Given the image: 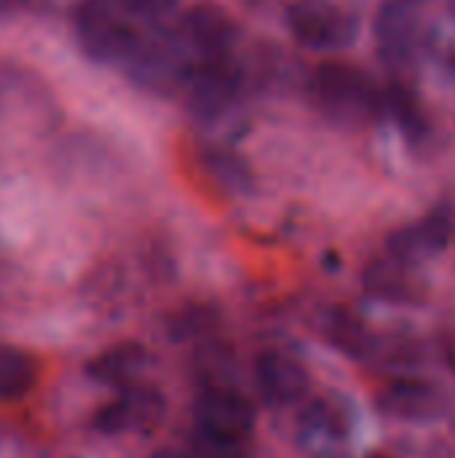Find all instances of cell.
Instances as JSON below:
<instances>
[{
	"mask_svg": "<svg viewBox=\"0 0 455 458\" xmlns=\"http://www.w3.org/2000/svg\"><path fill=\"white\" fill-rule=\"evenodd\" d=\"M455 236V209L453 207H437L424 220L397 231L389 242V252L397 260L413 263L421 258H429L440 250H445Z\"/></svg>",
	"mask_w": 455,
	"mask_h": 458,
	"instance_id": "9",
	"label": "cell"
},
{
	"mask_svg": "<svg viewBox=\"0 0 455 458\" xmlns=\"http://www.w3.org/2000/svg\"><path fill=\"white\" fill-rule=\"evenodd\" d=\"M383 105L389 107V113L394 115V121L400 123L402 134L413 142H421L426 134H429V123H426V115H424V107L418 102V97L402 86V83H394L386 97H383Z\"/></svg>",
	"mask_w": 455,
	"mask_h": 458,
	"instance_id": "17",
	"label": "cell"
},
{
	"mask_svg": "<svg viewBox=\"0 0 455 458\" xmlns=\"http://www.w3.org/2000/svg\"><path fill=\"white\" fill-rule=\"evenodd\" d=\"M129 64V75L153 91L172 89L185 81V62H182V43L166 40V38H150V40H137L134 51L123 62Z\"/></svg>",
	"mask_w": 455,
	"mask_h": 458,
	"instance_id": "7",
	"label": "cell"
},
{
	"mask_svg": "<svg viewBox=\"0 0 455 458\" xmlns=\"http://www.w3.org/2000/svg\"><path fill=\"white\" fill-rule=\"evenodd\" d=\"M308 94L316 110L338 123H365L378 113L381 94L370 75L349 62H322L308 78Z\"/></svg>",
	"mask_w": 455,
	"mask_h": 458,
	"instance_id": "1",
	"label": "cell"
},
{
	"mask_svg": "<svg viewBox=\"0 0 455 458\" xmlns=\"http://www.w3.org/2000/svg\"><path fill=\"white\" fill-rule=\"evenodd\" d=\"M418 43V19L408 0H389L375 16V46L386 64H408Z\"/></svg>",
	"mask_w": 455,
	"mask_h": 458,
	"instance_id": "10",
	"label": "cell"
},
{
	"mask_svg": "<svg viewBox=\"0 0 455 458\" xmlns=\"http://www.w3.org/2000/svg\"><path fill=\"white\" fill-rule=\"evenodd\" d=\"M298 443L308 456L314 458H327L338 454L341 445L346 443V419H343V413L327 400L311 403L300 413Z\"/></svg>",
	"mask_w": 455,
	"mask_h": 458,
	"instance_id": "13",
	"label": "cell"
},
{
	"mask_svg": "<svg viewBox=\"0 0 455 458\" xmlns=\"http://www.w3.org/2000/svg\"><path fill=\"white\" fill-rule=\"evenodd\" d=\"M206 164V172L223 185V188H231V191H247L249 188V169L228 150L223 148H212L204 158Z\"/></svg>",
	"mask_w": 455,
	"mask_h": 458,
	"instance_id": "18",
	"label": "cell"
},
{
	"mask_svg": "<svg viewBox=\"0 0 455 458\" xmlns=\"http://www.w3.org/2000/svg\"><path fill=\"white\" fill-rule=\"evenodd\" d=\"M378 405L383 413L402 419V421H432L442 416L445 394L429 381L397 378L381 392Z\"/></svg>",
	"mask_w": 455,
	"mask_h": 458,
	"instance_id": "11",
	"label": "cell"
},
{
	"mask_svg": "<svg viewBox=\"0 0 455 458\" xmlns=\"http://www.w3.org/2000/svg\"><path fill=\"white\" fill-rule=\"evenodd\" d=\"M249 440L223 437L193 429V454L196 458H247Z\"/></svg>",
	"mask_w": 455,
	"mask_h": 458,
	"instance_id": "19",
	"label": "cell"
},
{
	"mask_svg": "<svg viewBox=\"0 0 455 458\" xmlns=\"http://www.w3.org/2000/svg\"><path fill=\"white\" fill-rule=\"evenodd\" d=\"M255 386L268 405L284 408L306 397L308 373L295 357L284 352H263L255 360Z\"/></svg>",
	"mask_w": 455,
	"mask_h": 458,
	"instance_id": "8",
	"label": "cell"
},
{
	"mask_svg": "<svg viewBox=\"0 0 455 458\" xmlns=\"http://www.w3.org/2000/svg\"><path fill=\"white\" fill-rule=\"evenodd\" d=\"M177 40L182 43V48L193 51L201 62L204 59H225V56H231V51L239 40V30L223 8L201 3L182 13Z\"/></svg>",
	"mask_w": 455,
	"mask_h": 458,
	"instance_id": "6",
	"label": "cell"
},
{
	"mask_svg": "<svg viewBox=\"0 0 455 458\" xmlns=\"http://www.w3.org/2000/svg\"><path fill=\"white\" fill-rule=\"evenodd\" d=\"M292 38L314 51L346 48L357 38V19L324 0H300L287 11Z\"/></svg>",
	"mask_w": 455,
	"mask_h": 458,
	"instance_id": "4",
	"label": "cell"
},
{
	"mask_svg": "<svg viewBox=\"0 0 455 458\" xmlns=\"http://www.w3.org/2000/svg\"><path fill=\"white\" fill-rule=\"evenodd\" d=\"M410 263L397 260L394 255L370 263L365 271V287L370 295L389 301V303H408L418 301V284L413 282V274L408 268Z\"/></svg>",
	"mask_w": 455,
	"mask_h": 458,
	"instance_id": "14",
	"label": "cell"
},
{
	"mask_svg": "<svg viewBox=\"0 0 455 458\" xmlns=\"http://www.w3.org/2000/svg\"><path fill=\"white\" fill-rule=\"evenodd\" d=\"M145 365V352L139 346H115L91 362V378L113 386H131Z\"/></svg>",
	"mask_w": 455,
	"mask_h": 458,
	"instance_id": "16",
	"label": "cell"
},
{
	"mask_svg": "<svg viewBox=\"0 0 455 458\" xmlns=\"http://www.w3.org/2000/svg\"><path fill=\"white\" fill-rule=\"evenodd\" d=\"M118 0H80L75 8V35L83 54L99 64L126 62L139 35Z\"/></svg>",
	"mask_w": 455,
	"mask_h": 458,
	"instance_id": "2",
	"label": "cell"
},
{
	"mask_svg": "<svg viewBox=\"0 0 455 458\" xmlns=\"http://www.w3.org/2000/svg\"><path fill=\"white\" fill-rule=\"evenodd\" d=\"M16 5V0H0V13H5V11H11Z\"/></svg>",
	"mask_w": 455,
	"mask_h": 458,
	"instance_id": "21",
	"label": "cell"
},
{
	"mask_svg": "<svg viewBox=\"0 0 455 458\" xmlns=\"http://www.w3.org/2000/svg\"><path fill=\"white\" fill-rule=\"evenodd\" d=\"M38 381V362L16 346H0V400L24 397Z\"/></svg>",
	"mask_w": 455,
	"mask_h": 458,
	"instance_id": "15",
	"label": "cell"
},
{
	"mask_svg": "<svg viewBox=\"0 0 455 458\" xmlns=\"http://www.w3.org/2000/svg\"><path fill=\"white\" fill-rule=\"evenodd\" d=\"M118 5L129 16H137L145 21H161L177 8V0H118Z\"/></svg>",
	"mask_w": 455,
	"mask_h": 458,
	"instance_id": "20",
	"label": "cell"
},
{
	"mask_svg": "<svg viewBox=\"0 0 455 458\" xmlns=\"http://www.w3.org/2000/svg\"><path fill=\"white\" fill-rule=\"evenodd\" d=\"M196 429L236 440H249L255 427L252 403L233 386H204L193 405Z\"/></svg>",
	"mask_w": 455,
	"mask_h": 458,
	"instance_id": "5",
	"label": "cell"
},
{
	"mask_svg": "<svg viewBox=\"0 0 455 458\" xmlns=\"http://www.w3.org/2000/svg\"><path fill=\"white\" fill-rule=\"evenodd\" d=\"M161 411H164V400L156 389L131 384L115 403L105 405L97 413L94 424L105 435H118V432H129V429L153 424L161 416Z\"/></svg>",
	"mask_w": 455,
	"mask_h": 458,
	"instance_id": "12",
	"label": "cell"
},
{
	"mask_svg": "<svg viewBox=\"0 0 455 458\" xmlns=\"http://www.w3.org/2000/svg\"><path fill=\"white\" fill-rule=\"evenodd\" d=\"M185 107L201 123L225 118L241 94V72L225 59H204L185 75Z\"/></svg>",
	"mask_w": 455,
	"mask_h": 458,
	"instance_id": "3",
	"label": "cell"
}]
</instances>
